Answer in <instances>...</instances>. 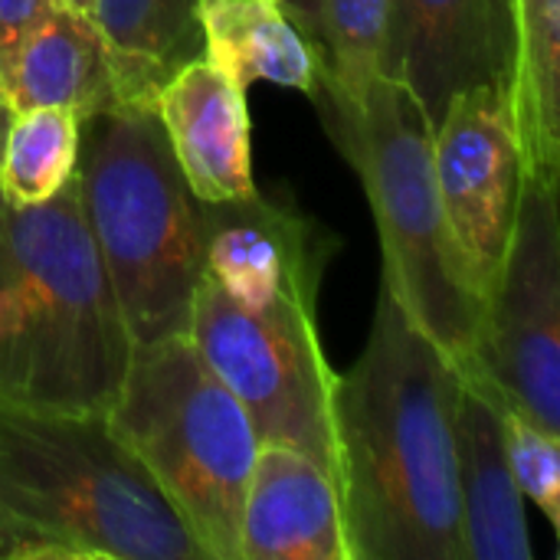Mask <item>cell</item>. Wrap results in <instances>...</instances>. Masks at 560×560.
<instances>
[{"label":"cell","instance_id":"obj_1","mask_svg":"<svg viewBox=\"0 0 560 560\" xmlns=\"http://www.w3.org/2000/svg\"><path fill=\"white\" fill-rule=\"evenodd\" d=\"M463 374L381 285L364 351L335 384L351 560H463L456 413Z\"/></svg>","mask_w":560,"mask_h":560},{"label":"cell","instance_id":"obj_2","mask_svg":"<svg viewBox=\"0 0 560 560\" xmlns=\"http://www.w3.org/2000/svg\"><path fill=\"white\" fill-rule=\"evenodd\" d=\"M131 348L75 177L36 207L0 197V400L108 413Z\"/></svg>","mask_w":560,"mask_h":560},{"label":"cell","instance_id":"obj_3","mask_svg":"<svg viewBox=\"0 0 560 560\" xmlns=\"http://www.w3.org/2000/svg\"><path fill=\"white\" fill-rule=\"evenodd\" d=\"M308 102L371 203L384 259L381 285L463 371L486 295L440 200L430 115L390 75H374L358 92L322 82Z\"/></svg>","mask_w":560,"mask_h":560},{"label":"cell","instance_id":"obj_4","mask_svg":"<svg viewBox=\"0 0 560 560\" xmlns=\"http://www.w3.org/2000/svg\"><path fill=\"white\" fill-rule=\"evenodd\" d=\"M23 541L72 560H207L105 413L0 400V558Z\"/></svg>","mask_w":560,"mask_h":560},{"label":"cell","instance_id":"obj_5","mask_svg":"<svg viewBox=\"0 0 560 560\" xmlns=\"http://www.w3.org/2000/svg\"><path fill=\"white\" fill-rule=\"evenodd\" d=\"M75 184L131 341L187 335L203 217L154 105L115 102L82 118Z\"/></svg>","mask_w":560,"mask_h":560},{"label":"cell","instance_id":"obj_6","mask_svg":"<svg viewBox=\"0 0 560 560\" xmlns=\"http://www.w3.org/2000/svg\"><path fill=\"white\" fill-rule=\"evenodd\" d=\"M105 417L207 560H240L243 499L262 443L190 335L135 345Z\"/></svg>","mask_w":560,"mask_h":560},{"label":"cell","instance_id":"obj_7","mask_svg":"<svg viewBox=\"0 0 560 560\" xmlns=\"http://www.w3.org/2000/svg\"><path fill=\"white\" fill-rule=\"evenodd\" d=\"M315 312L299 302H272L249 312L226 299L213 279L200 276L187 335L246 410L259 443L299 450L338 479V374L325 358Z\"/></svg>","mask_w":560,"mask_h":560},{"label":"cell","instance_id":"obj_8","mask_svg":"<svg viewBox=\"0 0 560 560\" xmlns=\"http://www.w3.org/2000/svg\"><path fill=\"white\" fill-rule=\"evenodd\" d=\"M466 381L560 433L558 187L525 174L502 269L486 295Z\"/></svg>","mask_w":560,"mask_h":560},{"label":"cell","instance_id":"obj_9","mask_svg":"<svg viewBox=\"0 0 560 560\" xmlns=\"http://www.w3.org/2000/svg\"><path fill=\"white\" fill-rule=\"evenodd\" d=\"M433 171L453 236L489 295L512 243L525 161L509 75L459 92L433 125Z\"/></svg>","mask_w":560,"mask_h":560},{"label":"cell","instance_id":"obj_10","mask_svg":"<svg viewBox=\"0 0 560 560\" xmlns=\"http://www.w3.org/2000/svg\"><path fill=\"white\" fill-rule=\"evenodd\" d=\"M203 276L240 308L259 312L272 302L318 308L325 269L338 240L289 197L249 194L203 203Z\"/></svg>","mask_w":560,"mask_h":560},{"label":"cell","instance_id":"obj_11","mask_svg":"<svg viewBox=\"0 0 560 560\" xmlns=\"http://www.w3.org/2000/svg\"><path fill=\"white\" fill-rule=\"evenodd\" d=\"M512 52L515 0H390L381 72L436 125L459 92L505 79Z\"/></svg>","mask_w":560,"mask_h":560},{"label":"cell","instance_id":"obj_12","mask_svg":"<svg viewBox=\"0 0 560 560\" xmlns=\"http://www.w3.org/2000/svg\"><path fill=\"white\" fill-rule=\"evenodd\" d=\"M154 112L197 200L220 203L259 190L253 177V121L246 89L220 66L207 56L184 62L158 89Z\"/></svg>","mask_w":560,"mask_h":560},{"label":"cell","instance_id":"obj_13","mask_svg":"<svg viewBox=\"0 0 560 560\" xmlns=\"http://www.w3.org/2000/svg\"><path fill=\"white\" fill-rule=\"evenodd\" d=\"M240 560H351L338 479L299 450L262 443L243 499Z\"/></svg>","mask_w":560,"mask_h":560},{"label":"cell","instance_id":"obj_14","mask_svg":"<svg viewBox=\"0 0 560 560\" xmlns=\"http://www.w3.org/2000/svg\"><path fill=\"white\" fill-rule=\"evenodd\" d=\"M463 560H532L525 495L509 466L502 407L463 377L456 413Z\"/></svg>","mask_w":560,"mask_h":560},{"label":"cell","instance_id":"obj_15","mask_svg":"<svg viewBox=\"0 0 560 560\" xmlns=\"http://www.w3.org/2000/svg\"><path fill=\"white\" fill-rule=\"evenodd\" d=\"M10 112L66 108L79 121L115 105V69L92 13L59 3L13 52L0 75Z\"/></svg>","mask_w":560,"mask_h":560},{"label":"cell","instance_id":"obj_16","mask_svg":"<svg viewBox=\"0 0 560 560\" xmlns=\"http://www.w3.org/2000/svg\"><path fill=\"white\" fill-rule=\"evenodd\" d=\"M200 36V56L243 89L272 82L312 98L322 82L318 56L282 0H203Z\"/></svg>","mask_w":560,"mask_h":560},{"label":"cell","instance_id":"obj_17","mask_svg":"<svg viewBox=\"0 0 560 560\" xmlns=\"http://www.w3.org/2000/svg\"><path fill=\"white\" fill-rule=\"evenodd\" d=\"M203 0H95L98 23L112 52L118 102L154 105L158 89L194 56L203 52L200 36Z\"/></svg>","mask_w":560,"mask_h":560},{"label":"cell","instance_id":"obj_18","mask_svg":"<svg viewBox=\"0 0 560 560\" xmlns=\"http://www.w3.org/2000/svg\"><path fill=\"white\" fill-rule=\"evenodd\" d=\"M509 98L525 174L560 180V0H515Z\"/></svg>","mask_w":560,"mask_h":560},{"label":"cell","instance_id":"obj_19","mask_svg":"<svg viewBox=\"0 0 560 560\" xmlns=\"http://www.w3.org/2000/svg\"><path fill=\"white\" fill-rule=\"evenodd\" d=\"M282 7L312 43L325 85L358 92L384 75L390 0H282Z\"/></svg>","mask_w":560,"mask_h":560},{"label":"cell","instance_id":"obj_20","mask_svg":"<svg viewBox=\"0 0 560 560\" xmlns=\"http://www.w3.org/2000/svg\"><path fill=\"white\" fill-rule=\"evenodd\" d=\"M79 125L66 108L13 112L0 144V197L13 207L52 200L75 177Z\"/></svg>","mask_w":560,"mask_h":560},{"label":"cell","instance_id":"obj_21","mask_svg":"<svg viewBox=\"0 0 560 560\" xmlns=\"http://www.w3.org/2000/svg\"><path fill=\"white\" fill-rule=\"evenodd\" d=\"M502 433L518 492L560 532V433L545 430L512 407H502Z\"/></svg>","mask_w":560,"mask_h":560},{"label":"cell","instance_id":"obj_22","mask_svg":"<svg viewBox=\"0 0 560 560\" xmlns=\"http://www.w3.org/2000/svg\"><path fill=\"white\" fill-rule=\"evenodd\" d=\"M69 0H0V75L7 72L20 43L59 7ZM3 85V82H0Z\"/></svg>","mask_w":560,"mask_h":560},{"label":"cell","instance_id":"obj_23","mask_svg":"<svg viewBox=\"0 0 560 560\" xmlns=\"http://www.w3.org/2000/svg\"><path fill=\"white\" fill-rule=\"evenodd\" d=\"M10 105H7V95H3V85H0V144H3V135H7V125H10Z\"/></svg>","mask_w":560,"mask_h":560},{"label":"cell","instance_id":"obj_24","mask_svg":"<svg viewBox=\"0 0 560 560\" xmlns=\"http://www.w3.org/2000/svg\"><path fill=\"white\" fill-rule=\"evenodd\" d=\"M69 3L79 7V10H85V13H92V3H95V0H69Z\"/></svg>","mask_w":560,"mask_h":560}]
</instances>
